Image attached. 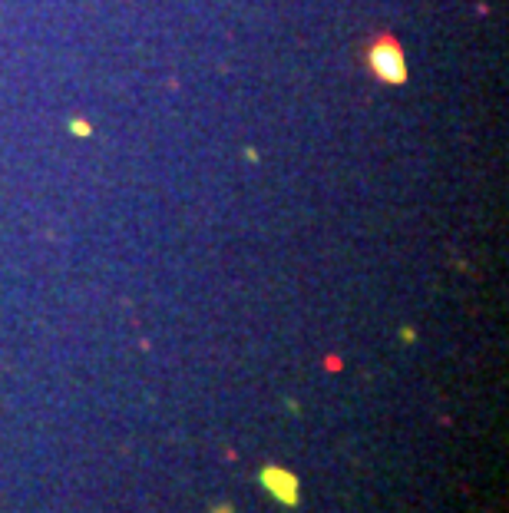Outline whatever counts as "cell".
I'll return each instance as SVG.
<instances>
[{"label":"cell","mask_w":509,"mask_h":513,"mask_svg":"<svg viewBox=\"0 0 509 513\" xmlns=\"http://www.w3.org/2000/svg\"><path fill=\"white\" fill-rule=\"evenodd\" d=\"M212 513H235V510H232V503H218V507H212Z\"/></svg>","instance_id":"3957f363"},{"label":"cell","mask_w":509,"mask_h":513,"mask_svg":"<svg viewBox=\"0 0 509 513\" xmlns=\"http://www.w3.org/2000/svg\"><path fill=\"white\" fill-rule=\"evenodd\" d=\"M370 66H374V73H377L380 80H387V83H401L403 80V56L401 50L394 44H377L374 50H370Z\"/></svg>","instance_id":"7a4b0ae2"},{"label":"cell","mask_w":509,"mask_h":513,"mask_svg":"<svg viewBox=\"0 0 509 513\" xmlns=\"http://www.w3.org/2000/svg\"><path fill=\"white\" fill-rule=\"evenodd\" d=\"M258 483L271 493V497H275V500L282 503V507H288V510L301 503V487H298V477H294L291 470H284V467H265L258 474Z\"/></svg>","instance_id":"6da1fadb"}]
</instances>
